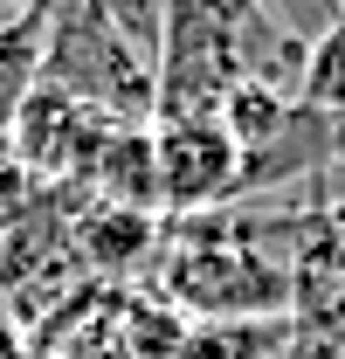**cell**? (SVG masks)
I'll return each instance as SVG.
<instances>
[{
	"instance_id": "6da1fadb",
	"label": "cell",
	"mask_w": 345,
	"mask_h": 359,
	"mask_svg": "<svg viewBox=\"0 0 345 359\" xmlns=\"http://www.w3.org/2000/svg\"><path fill=\"white\" fill-rule=\"evenodd\" d=\"M42 83L69 90L111 125H152L159 104V69L138 48H125V35L111 28V7H48Z\"/></svg>"
},
{
	"instance_id": "3957f363",
	"label": "cell",
	"mask_w": 345,
	"mask_h": 359,
	"mask_svg": "<svg viewBox=\"0 0 345 359\" xmlns=\"http://www.w3.org/2000/svg\"><path fill=\"white\" fill-rule=\"evenodd\" d=\"M235 83H242V62H235V7L166 0L152 125H166V118H221V104H228Z\"/></svg>"
},
{
	"instance_id": "52a82bcc",
	"label": "cell",
	"mask_w": 345,
	"mask_h": 359,
	"mask_svg": "<svg viewBox=\"0 0 345 359\" xmlns=\"http://www.w3.org/2000/svg\"><path fill=\"white\" fill-rule=\"evenodd\" d=\"M90 194L111 201V208H138V215H159V159H152V125H125L111 132L97 173H90Z\"/></svg>"
},
{
	"instance_id": "9c48e42d",
	"label": "cell",
	"mask_w": 345,
	"mask_h": 359,
	"mask_svg": "<svg viewBox=\"0 0 345 359\" xmlns=\"http://www.w3.org/2000/svg\"><path fill=\"white\" fill-rule=\"evenodd\" d=\"M311 118H345V7H332V21L318 28L311 62H304V97Z\"/></svg>"
},
{
	"instance_id": "4fadbf2b",
	"label": "cell",
	"mask_w": 345,
	"mask_h": 359,
	"mask_svg": "<svg viewBox=\"0 0 345 359\" xmlns=\"http://www.w3.org/2000/svg\"><path fill=\"white\" fill-rule=\"evenodd\" d=\"M332 346L345 353V290H339V304H332Z\"/></svg>"
},
{
	"instance_id": "7a4b0ae2",
	"label": "cell",
	"mask_w": 345,
	"mask_h": 359,
	"mask_svg": "<svg viewBox=\"0 0 345 359\" xmlns=\"http://www.w3.org/2000/svg\"><path fill=\"white\" fill-rule=\"evenodd\" d=\"M172 304L187 318H228V325H262L290 304V269L269 263L249 228H187V242L172 249L166 283Z\"/></svg>"
},
{
	"instance_id": "8fae6325",
	"label": "cell",
	"mask_w": 345,
	"mask_h": 359,
	"mask_svg": "<svg viewBox=\"0 0 345 359\" xmlns=\"http://www.w3.org/2000/svg\"><path fill=\"white\" fill-rule=\"evenodd\" d=\"M35 201H42V187L28 180V166L14 159V145L0 138V242H7L14 228L28 222V208H35Z\"/></svg>"
},
{
	"instance_id": "5b68a950",
	"label": "cell",
	"mask_w": 345,
	"mask_h": 359,
	"mask_svg": "<svg viewBox=\"0 0 345 359\" xmlns=\"http://www.w3.org/2000/svg\"><path fill=\"white\" fill-rule=\"evenodd\" d=\"M69 249L90 276H131L159 249V215H138V208H111V201H90L69 215Z\"/></svg>"
},
{
	"instance_id": "277c9868",
	"label": "cell",
	"mask_w": 345,
	"mask_h": 359,
	"mask_svg": "<svg viewBox=\"0 0 345 359\" xmlns=\"http://www.w3.org/2000/svg\"><path fill=\"white\" fill-rule=\"evenodd\" d=\"M152 159H159V208L180 215V222H194V215L242 194V145L221 132V118L152 125Z\"/></svg>"
},
{
	"instance_id": "30bf717a",
	"label": "cell",
	"mask_w": 345,
	"mask_h": 359,
	"mask_svg": "<svg viewBox=\"0 0 345 359\" xmlns=\"http://www.w3.org/2000/svg\"><path fill=\"white\" fill-rule=\"evenodd\" d=\"M118 325H125V353L131 359H172L194 339V318L180 311V304H166V297H131Z\"/></svg>"
},
{
	"instance_id": "ba28073f",
	"label": "cell",
	"mask_w": 345,
	"mask_h": 359,
	"mask_svg": "<svg viewBox=\"0 0 345 359\" xmlns=\"http://www.w3.org/2000/svg\"><path fill=\"white\" fill-rule=\"evenodd\" d=\"M290 118H297V104L276 97V90H262V83H235L228 104H221V132L242 145V159L262 152V145H276V138L290 132Z\"/></svg>"
},
{
	"instance_id": "7c38bea8",
	"label": "cell",
	"mask_w": 345,
	"mask_h": 359,
	"mask_svg": "<svg viewBox=\"0 0 345 359\" xmlns=\"http://www.w3.org/2000/svg\"><path fill=\"white\" fill-rule=\"evenodd\" d=\"M0 359H35L28 353V332H21V318L0 304Z\"/></svg>"
},
{
	"instance_id": "8992f818",
	"label": "cell",
	"mask_w": 345,
	"mask_h": 359,
	"mask_svg": "<svg viewBox=\"0 0 345 359\" xmlns=\"http://www.w3.org/2000/svg\"><path fill=\"white\" fill-rule=\"evenodd\" d=\"M42 55H48V7L0 14V138L14 132L21 104L42 90Z\"/></svg>"
}]
</instances>
